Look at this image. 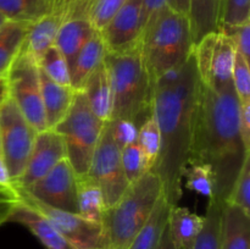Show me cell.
<instances>
[{
	"label": "cell",
	"instance_id": "1",
	"mask_svg": "<svg viewBox=\"0 0 250 249\" xmlns=\"http://www.w3.org/2000/svg\"><path fill=\"white\" fill-rule=\"evenodd\" d=\"M200 78L194 53L181 67L153 83L151 115L160 132V150L151 171L159 176L170 207L183 194V173L192 158Z\"/></svg>",
	"mask_w": 250,
	"mask_h": 249
},
{
	"label": "cell",
	"instance_id": "2",
	"mask_svg": "<svg viewBox=\"0 0 250 249\" xmlns=\"http://www.w3.org/2000/svg\"><path fill=\"white\" fill-rule=\"evenodd\" d=\"M241 102L233 85L214 90L200 82L189 163L207 165L214 175V197L225 203L250 150L239 132ZM211 199V198H210Z\"/></svg>",
	"mask_w": 250,
	"mask_h": 249
},
{
	"label": "cell",
	"instance_id": "3",
	"mask_svg": "<svg viewBox=\"0 0 250 249\" xmlns=\"http://www.w3.org/2000/svg\"><path fill=\"white\" fill-rule=\"evenodd\" d=\"M104 63L112 93L111 119L141 126L151 115L153 83L146 70L141 42L119 51H107Z\"/></svg>",
	"mask_w": 250,
	"mask_h": 249
},
{
	"label": "cell",
	"instance_id": "4",
	"mask_svg": "<svg viewBox=\"0 0 250 249\" xmlns=\"http://www.w3.org/2000/svg\"><path fill=\"white\" fill-rule=\"evenodd\" d=\"M163 194V185L154 171L149 170L131 183L122 197L105 209L100 225L104 248L127 249L141 231Z\"/></svg>",
	"mask_w": 250,
	"mask_h": 249
},
{
	"label": "cell",
	"instance_id": "5",
	"mask_svg": "<svg viewBox=\"0 0 250 249\" xmlns=\"http://www.w3.org/2000/svg\"><path fill=\"white\" fill-rule=\"evenodd\" d=\"M142 53L151 83L161 76L181 67L194 50V41L188 16L165 7L143 33Z\"/></svg>",
	"mask_w": 250,
	"mask_h": 249
},
{
	"label": "cell",
	"instance_id": "6",
	"mask_svg": "<svg viewBox=\"0 0 250 249\" xmlns=\"http://www.w3.org/2000/svg\"><path fill=\"white\" fill-rule=\"evenodd\" d=\"M104 124L90 110L84 93L76 90L70 110L53 129L62 137L67 160L77 176L88 172Z\"/></svg>",
	"mask_w": 250,
	"mask_h": 249
},
{
	"label": "cell",
	"instance_id": "7",
	"mask_svg": "<svg viewBox=\"0 0 250 249\" xmlns=\"http://www.w3.org/2000/svg\"><path fill=\"white\" fill-rule=\"evenodd\" d=\"M38 134L11 98L0 105V148L11 182L23 172Z\"/></svg>",
	"mask_w": 250,
	"mask_h": 249
},
{
	"label": "cell",
	"instance_id": "8",
	"mask_svg": "<svg viewBox=\"0 0 250 249\" xmlns=\"http://www.w3.org/2000/svg\"><path fill=\"white\" fill-rule=\"evenodd\" d=\"M6 78L9 97L19 106L27 121L37 129V132L48 129L42 102L37 61L21 51L7 71Z\"/></svg>",
	"mask_w": 250,
	"mask_h": 249
},
{
	"label": "cell",
	"instance_id": "9",
	"mask_svg": "<svg viewBox=\"0 0 250 249\" xmlns=\"http://www.w3.org/2000/svg\"><path fill=\"white\" fill-rule=\"evenodd\" d=\"M87 175L102 189L105 209L114 205L128 188L129 183L121 161V149L112 138L109 121L105 122Z\"/></svg>",
	"mask_w": 250,
	"mask_h": 249
},
{
	"label": "cell",
	"instance_id": "10",
	"mask_svg": "<svg viewBox=\"0 0 250 249\" xmlns=\"http://www.w3.org/2000/svg\"><path fill=\"white\" fill-rule=\"evenodd\" d=\"M17 190V189H16ZM20 202L38 211L45 217L67 241H70L77 249H100L104 248L102 225L89 221L76 212L56 209L49 207L27 193L17 190Z\"/></svg>",
	"mask_w": 250,
	"mask_h": 249
},
{
	"label": "cell",
	"instance_id": "11",
	"mask_svg": "<svg viewBox=\"0 0 250 249\" xmlns=\"http://www.w3.org/2000/svg\"><path fill=\"white\" fill-rule=\"evenodd\" d=\"M76 178L77 175L70 161L63 159L36 183L28 188L17 190L27 193L29 197L49 207L78 214Z\"/></svg>",
	"mask_w": 250,
	"mask_h": 249
},
{
	"label": "cell",
	"instance_id": "12",
	"mask_svg": "<svg viewBox=\"0 0 250 249\" xmlns=\"http://www.w3.org/2000/svg\"><path fill=\"white\" fill-rule=\"evenodd\" d=\"M67 159L62 137L53 128L38 132L23 172L12 181V187L24 189L53 170L61 160Z\"/></svg>",
	"mask_w": 250,
	"mask_h": 249
},
{
	"label": "cell",
	"instance_id": "13",
	"mask_svg": "<svg viewBox=\"0 0 250 249\" xmlns=\"http://www.w3.org/2000/svg\"><path fill=\"white\" fill-rule=\"evenodd\" d=\"M143 32V0H127L99 31L107 51H119L139 43Z\"/></svg>",
	"mask_w": 250,
	"mask_h": 249
},
{
	"label": "cell",
	"instance_id": "14",
	"mask_svg": "<svg viewBox=\"0 0 250 249\" xmlns=\"http://www.w3.org/2000/svg\"><path fill=\"white\" fill-rule=\"evenodd\" d=\"M9 221L27 227L46 249H77L45 217L22 202L17 203L10 215Z\"/></svg>",
	"mask_w": 250,
	"mask_h": 249
},
{
	"label": "cell",
	"instance_id": "15",
	"mask_svg": "<svg viewBox=\"0 0 250 249\" xmlns=\"http://www.w3.org/2000/svg\"><path fill=\"white\" fill-rule=\"evenodd\" d=\"M220 249H250V214L231 203L222 205Z\"/></svg>",
	"mask_w": 250,
	"mask_h": 249
},
{
	"label": "cell",
	"instance_id": "16",
	"mask_svg": "<svg viewBox=\"0 0 250 249\" xmlns=\"http://www.w3.org/2000/svg\"><path fill=\"white\" fill-rule=\"evenodd\" d=\"M39 68V67H38ZM42 102L45 115L46 128H54L70 110L76 90L71 85L54 82L39 68Z\"/></svg>",
	"mask_w": 250,
	"mask_h": 249
},
{
	"label": "cell",
	"instance_id": "17",
	"mask_svg": "<svg viewBox=\"0 0 250 249\" xmlns=\"http://www.w3.org/2000/svg\"><path fill=\"white\" fill-rule=\"evenodd\" d=\"M204 225V216L190 211L188 208L170 207L167 228L175 249H193Z\"/></svg>",
	"mask_w": 250,
	"mask_h": 249
},
{
	"label": "cell",
	"instance_id": "18",
	"mask_svg": "<svg viewBox=\"0 0 250 249\" xmlns=\"http://www.w3.org/2000/svg\"><path fill=\"white\" fill-rule=\"evenodd\" d=\"M62 23L63 20L60 15L49 12L29 24L22 51L38 63L41 56L55 44L56 36Z\"/></svg>",
	"mask_w": 250,
	"mask_h": 249
},
{
	"label": "cell",
	"instance_id": "19",
	"mask_svg": "<svg viewBox=\"0 0 250 249\" xmlns=\"http://www.w3.org/2000/svg\"><path fill=\"white\" fill-rule=\"evenodd\" d=\"M82 92L87 98L93 114L102 121H109L112 111V93L109 73L104 61L85 81Z\"/></svg>",
	"mask_w": 250,
	"mask_h": 249
},
{
	"label": "cell",
	"instance_id": "20",
	"mask_svg": "<svg viewBox=\"0 0 250 249\" xmlns=\"http://www.w3.org/2000/svg\"><path fill=\"white\" fill-rule=\"evenodd\" d=\"M234 54L236 46L229 36L219 31L214 45L210 76L208 85L214 90H222L233 85L232 73H233Z\"/></svg>",
	"mask_w": 250,
	"mask_h": 249
},
{
	"label": "cell",
	"instance_id": "21",
	"mask_svg": "<svg viewBox=\"0 0 250 249\" xmlns=\"http://www.w3.org/2000/svg\"><path fill=\"white\" fill-rule=\"evenodd\" d=\"M97 32L99 31L92 26L88 19L67 20L61 24L54 45L67 61L70 70L81 49Z\"/></svg>",
	"mask_w": 250,
	"mask_h": 249
},
{
	"label": "cell",
	"instance_id": "22",
	"mask_svg": "<svg viewBox=\"0 0 250 249\" xmlns=\"http://www.w3.org/2000/svg\"><path fill=\"white\" fill-rule=\"evenodd\" d=\"M106 53V45L99 32H97L81 49L71 66V87L73 89L82 90L88 77L104 61Z\"/></svg>",
	"mask_w": 250,
	"mask_h": 249
},
{
	"label": "cell",
	"instance_id": "23",
	"mask_svg": "<svg viewBox=\"0 0 250 249\" xmlns=\"http://www.w3.org/2000/svg\"><path fill=\"white\" fill-rule=\"evenodd\" d=\"M224 0H190L188 19L193 41L199 43L205 36L220 29Z\"/></svg>",
	"mask_w": 250,
	"mask_h": 249
},
{
	"label": "cell",
	"instance_id": "24",
	"mask_svg": "<svg viewBox=\"0 0 250 249\" xmlns=\"http://www.w3.org/2000/svg\"><path fill=\"white\" fill-rule=\"evenodd\" d=\"M168 210H170V205L166 202L164 194H161L148 221L136 234L127 249H155L167 225Z\"/></svg>",
	"mask_w": 250,
	"mask_h": 249
},
{
	"label": "cell",
	"instance_id": "25",
	"mask_svg": "<svg viewBox=\"0 0 250 249\" xmlns=\"http://www.w3.org/2000/svg\"><path fill=\"white\" fill-rule=\"evenodd\" d=\"M78 214L89 221L100 224L105 211L104 198L99 186L85 173L76 178Z\"/></svg>",
	"mask_w": 250,
	"mask_h": 249
},
{
	"label": "cell",
	"instance_id": "26",
	"mask_svg": "<svg viewBox=\"0 0 250 249\" xmlns=\"http://www.w3.org/2000/svg\"><path fill=\"white\" fill-rule=\"evenodd\" d=\"M31 23L9 21L0 29V76L6 75L23 48Z\"/></svg>",
	"mask_w": 250,
	"mask_h": 249
},
{
	"label": "cell",
	"instance_id": "27",
	"mask_svg": "<svg viewBox=\"0 0 250 249\" xmlns=\"http://www.w3.org/2000/svg\"><path fill=\"white\" fill-rule=\"evenodd\" d=\"M0 12L9 21L33 23L50 12L48 0H0Z\"/></svg>",
	"mask_w": 250,
	"mask_h": 249
},
{
	"label": "cell",
	"instance_id": "28",
	"mask_svg": "<svg viewBox=\"0 0 250 249\" xmlns=\"http://www.w3.org/2000/svg\"><path fill=\"white\" fill-rule=\"evenodd\" d=\"M224 203L211 198L204 215V225L193 249H220V220Z\"/></svg>",
	"mask_w": 250,
	"mask_h": 249
},
{
	"label": "cell",
	"instance_id": "29",
	"mask_svg": "<svg viewBox=\"0 0 250 249\" xmlns=\"http://www.w3.org/2000/svg\"><path fill=\"white\" fill-rule=\"evenodd\" d=\"M38 67L54 82L71 85V73L67 61L55 45L49 48L38 60Z\"/></svg>",
	"mask_w": 250,
	"mask_h": 249
},
{
	"label": "cell",
	"instance_id": "30",
	"mask_svg": "<svg viewBox=\"0 0 250 249\" xmlns=\"http://www.w3.org/2000/svg\"><path fill=\"white\" fill-rule=\"evenodd\" d=\"M183 180H186L185 185L189 190L205 195L209 199L214 197V175L207 165L189 163L183 173Z\"/></svg>",
	"mask_w": 250,
	"mask_h": 249
},
{
	"label": "cell",
	"instance_id": "31",
	"mask_svg": "<svg viewBox=\"0 0 250 249\" xmlns=\"http://www.w3.org/2000/svg\"><path fill=\"white\" fill-rule=\"evenodd\" d=\"M137 143L143 150L150 168L156 163L160 150V132L153 115L148 117L138 128Z\"/></svg>",
	"mask_w": 250,
	"mask_h": 249
},
{
	"label": "cell",
	"instance_id": "32",
	"mask_svg": "<svg viewBox=\"0 0 250 249\" xmlns=\"http://www.w3.org/2000/svg\"><path fill=\"white\" fill-rule=\"evenodd\" d=\"M121 161L124 166L125 175H126L128 183L136 182L137 180L142 177L144 173L150 170L148 161H146V155L141 146L137 142L125 146L121 150Z\"/></svg>",
	"mask_w": 250,
	"mask_h": 249
},
{
	"label": "cell",
	"instance_id": "33",
	"mask_svg": "<svg viewBox=\"0 0 250 249\" xmlns=\"http://www.w3.org/2000/svg\"><path fill=\"white\" fill-rule=\"evenodd\" d=\"M225 203L237 205L250 214V154L244 160L241 172L231 190V194Z\"/></svg>",
	"mask_w": 250,
	"mask_h": 249
},
{
	"label": "cell",
	"instance_id": "34",
	"mask_svg": "<svg viewBox=\"0 0 250 249\" xmlns=\"http://www.w3.org/2000/svg\"><path fill=\"white\" fill-rule=\"evenodd\" d=\"M250 21V0H224L220 28L241 26Z\"/></svg>",
	"mask_w": 250,
	"mask_h": 249
},
{
	"label": "cell",
	"instance_id": "35",
	"mask_svg": "<svg viewBox=\"0 0 250 249\" xmlns=\"http://www.w3.org/2000/svg\"><path fill=\"white\" fill-rule=\"evenodd\" d=\"M232 83L239 102H250V71L249 61L244 59L239 51L236 50L233 62Z\"/></svg>",
	"mask_w": 250,
	"mask_h": 249
},
{
	"label": "cell",
	"instance_id": "36",
	"mask_svg": "<svg viewBox=\"0 0 250 249\" xmlns=\"http://www.w3.org/2000/svg\"><path fill=\"white\" fill-rule=\"evenodd\" d=\"M126 1L127 0H94L89 7L87 19L97 31H100Z\"/></svg>",
	"mask_w": 250,
	"mask_h": 249
},
{
	"label": "cell",
	"instance_id": "37",
	"mask_svg": "<svg viewBox=\"0 0 250 249\" xmlns=\"http://www.w3.org/2000/svg\"><path fill=\"white\" fill-rule=\"evenodd\" d=\"M109 122L111 126L112 138L121 150L125 146L137 142L139 127L133 121L125 119H114L109 120Z\"/></svg>",
	"mask_w": 250,
	"mask_h": 249
},
{
	"label": "cell",
	"instance_id": "38",
	"mask_svg": "<svg viewBox=\"0 0 250 249\" xmlns=\"http://www.w3.org/2000/svg\"><path fill=\"white\" fill-rule=\"evenodd\" d=\"M219 31L224 32L226 36L233 42L236 50L244 56L246 60L250 59V21L241 26L229 27V28H220Z\"/></svg>",
	"mask_w": 250,
	"mask_h": 249
},
{
	"label": "cell",
	"instance_id": "39",
	"mask_svg": "<svg viewBox=\"0 0 250 249\" xmlns=\"http://www.w3.org/2000/svg\"><path fill=\"white\" fill-rule=\"evenodd\" d=\"M19 202V193L12 186L0 185V226L9 221L10 215Z\"/></svg>",
	"mask_w": 250,
	"mask_h": 249
},
{
	"label": "cell",
	"instance_id": "40",
	"mask_svg": "<svg viewBox=\"0 0 250 249\" xmlns=\"http://www.w3.org/2000/svg\"><path fill=\"white\" fill-rule=\"evenodd\" d=\"M167 7V0H143V36L144 32L154 23L159 15ZM142 39V38H141Z\"/></svg>",
	"mask_w": 250,
	"mask_h": 249
},
{
	"label": "cell",
	"instance_id": "41",
	"mask_svg": "<svg viewBox=\"0 0 250 249\" xmlns=\"http://www.w3.org/2000/svg\"><path fill=\"white\" fill-rule=\"evenodd\" d=\"M239 132H241V137L244 146L250 150V102L241 103Z\"/></svg>",
	"mask_w": 250,
	"mask_h": 249
},
{
	"label": "cell",
	"instance_id": "42",
	"mask_svg": "<svg viewBox=\"0 0 250 249\" xmlns=\"http://www.w3.org/2000/svg\"><path fill=\"white\" fill-rule=\"evenodd\" d=\"M167 6L172 9L173 11L188 16L189 15L190 0H167Z\"/></svg>",
	"mask_w": 250,
	"mask_h": 249
},
{
	"label": "cell",
	"instance_id": "43",
	"mask_svg": "<svg viewBox=\"0 0 250 249\" xmlns=\"http://www.w3.org/2000/svg\"><path fill=\"white\" fill-rule=\"evenodd\" d=\"M155 249H175L173 242H172V239H171L170 232H168L167 225H166L165 229H164L163 234H161L160 241H159L158 246H156Z\"/></svg>",
	"mask_w": 250,
	"mask_h": 249
},
{
	"label": "cell",
	"instance_id": "44",
	"mask_svg": "<svg viewBox=\"0 0 250 249\" xmlns=\"http://www.w3.org/2000/svg\"><path fill=\"white\" fill-rule=\"evenodd\" d=\"M0 185L1 186H12L11 178H10L9 171H7L6 166H5L4 160H2L1 155H0Z\"/></svg>",
	"mask_w": 250,
	"mask_h": 249
},
{
	"label": "cell",
	"instance_id": "45",
	"mask_svg": "<svg viewBox=\"0 0 250 249\" xmlns=\"http://www.w3.org/2000/svg\"><path fill=\"white\" fill-rule=\"evenodd\" d=\"M9 98V85L6 75L0 76V105Z\"/></svg>",
	"mask_w": 250,
	"mask_h": 249
},
{
	"label": "cell",
	"instance_id": "46",
	"mask_svg": "<svg viewBox=\"0 0 250 249\" xmlns=\"http://www.w3.org/2000/svg\"><path fill=\"white\" fill-rule=\"evenodd\" d=\"M7 22H9V20H7L6 17H5L4 15H2L1 12H0V29H1L2 27H4L5 24L7 23Z\"/></svg>",
	"mask_w": 250,
	"mask_h": 249
},
{
	"label": "cell",
	"instance_id": "47",
	"mask_svg": "<svg viewBox=\"0 0 250 249\" xmlns=\"http://www.w3.org/2000/svg\"><path fill=\"white\" fill-rule=\"evenodd\" d=\"M0 155H1V148H0Z\"/></svg>",
	"mask_w": 250,
	"mask_h": 249
},
{
	"label": "cell",
	"instance_id": "48",
	"mask_svg": "<svg viewBox=\"0 0 250 249\" xmlns=\"http://www.w3.org/2000/svg\"><path fill=\"white\" fill-rule=\"evenodd\" d=\"M100 249H107V248H100Z\"/></svg>",
	"mask_w": 250,
	"mask_h": 249
}]
</instances>
